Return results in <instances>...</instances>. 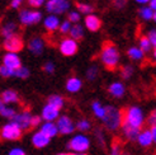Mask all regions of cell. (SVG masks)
<instances>
[{"label": "cell", "instance_id": "8fae6325", "mask_svg": "<svg viewBox=\"0 0 156 155\" xmlns=\"http://www.w3.org/2000/svg\"><path fill=\"white\" fill-rule=\"evenodd\" d=\"M32 113L28 110H24L22 112H17L15 116L10 120L12 122H14L22 131H27L30 128V120H32Z\"/></svg>", "mask_w": 156, "mask_h": 155}, {"label": "cell", "instance_id": "c3c4849f", "mask_svg": "<svg viewBox=\"0 0 156 155\" xmlns=\"http://www.w3.org/2000/svg\"><path fill=\"white\" fill-rule=\"evenodd\" d=\"M8 155H26V151L23 150L22 148H13L9 153H8Z\"/></svg>", "mask_w": 156, "mask_h": 155}, {"label": "cell", "instance_id": "2e32d148", "mask_svg": "<svg viewBox=\"0 0 156 155\" xmlns=\"http://www.w3.org/2000/svg\"><path fill=\"white\" fill-rule=\"evenodd\" d=\"M0 102H3L4 104H8V106L19 103V94H18V92L14 90V89H5L2 93V96H0Z\"/></svg>", "mask_w": 156, "mask_h": 155}, {"label": "cell", "instance_id": "7a4b0ae2", "mask_svg": "<svg viewBox=\"0 0 156 155\" xmlns=\"http://www.w3.org/2000/svg\"><path fill=\"white\" fill-rule=\"evenodd\" d=\"M104 127L108 131H117L123 123V112L115 106H105V113L102 120Z\"/></svg>", "mask_w": 156, "mask_h": 155}, {"label": "cell", "instance_id": "ee69618b", "mask_svg": "<svg viewBox=\"0 0 156 155\" xmlns=\"http://www.w3.org/2000/svg\"><path fill=\"white\" fill-rule=\"evenodd\" d=\"M41 123H42L41 116H32V120H30V127H38V126H41Z\"/></svg>", "mask_w": 156, "mask_h": 155}, {"label": "cell", "instance_id": "44dd1931", "mask_svg": "<svg viewBox=\"0 0 156 155\" xmlns=\"http://www.w3.org/2000/svg\"><path fill=\"white\" fill-rule=\"evenodd\" d=\"M17 31H18V24L15 22L10 20V22H5L2 26V28H0V33H2V36L4 37V40H6V38L17 34Z\"/></svg>", "mask_w": 156, "mask_h": 155}, {"label": "cell", "instance_id": "e0dca14e", "mask_svg": "<svg viewBox=\"0 0 156 155\" xmlns=\"http://www.w3.org/2000/svg\"><path fill=\"white\" fill-rule=\"evenodd\" d=\"M60 23H61V19L57 17V15L48 14L47 17L43 19V27H44V29L47 31V32L53 33L55 31H58Z\"/></svg>", "mask_w": 156, "mask_h": 155}, {"label": "cell", "instance_id": "681fc988", "mask_svg": "<svg viewBox=\"0 0 156 155\" xmlns=\"http://www.w3.org/2000/svg\"><path fill=\"white\" fill-rule=\"evenodd\" d=\"M113 3L117 9H122V8L127 4V0H113Z\"/></svg>", "mask_w": 156, "mask_h": 155}, {"label": "cell", "instance_id": "db71d44e", "mask_svg": "<svg viewBox=\"0 0 156 155\" xmlns=\"http://www.w3.org/2000/svg\"><path fill=\"white\" fill-rule=\"evenodd\" d=\"M71 155H87V153H73Z\"/></svg>", "mask_w": 156, "mask_h": 155}, {"label": "cell", "instance_id": "f5cc1de1", "mask_svg": "<svg viewBox=\"0 0 156 155\" xmlns=\"http://www.w3.org/2000/svg\"><path fill=\"white\" fill-rule=\"evenodd\" d=\"M135 2L137 3V4H140V5H147V4H149V2H150V0H135Z\"/></svg>", "mask_w": 156, "mask_h": 155}, {"label": "cell", "instance_id": "6da1fadb", "mask_svg": "<svg viewBox=\"0 0 156 155\" xmlns=\"http://www.w3.org/2000/svg\"><path fill=\"white\" fill-rule=\"evenodd\" d=\"M99 59L108 70H114L119 65V61H121V53L118 47L112 42H105L103 45L102 50H100Z\"/></svg>", "mask_w": 156, "mask_h": 155}, {"label": "cell", "instance_id": "d590c367", "mask_svg": "<svg viewBox=\"0 0 156 155\" xmlns=\"http://www.w3.org/2000/svg\"><path fill=\"white\" fill-rule=\"evenodd\" d=\"M29 75H30V70H29L27 66H23V65H22L19 69L14 70V76L18 78V79H22V80L28 79Z\"/></svg>", "mask_w": 156, "mask_h": 155}, {"label": "cell", "instance_id": "f35d334b", "mask_svg": "<svg viewBox=\"0 0 156 155\" xmlns=\"http://www.w3.org/2000/svg\"><path fill=\"white\" fill-rule=\"evenodd\" d=\"M71 23H70L67 19L66 20H62L61 23H60V27H58V32L61 33V34H69V32H70V28H71Z\"/></svg>", "mask_w": 156, "mask_h": 155}, {"label": "cell", "instance_id": "bcb514c9", "mask_svg": "<svg viewBox=\"0 0 156 155\" xmlns=\"http://www.w3.org/2000/svg\"><path fill=\"white\" fill-rule=\"evenodd\" d=\"M145 122L149 123V126H150V127L156 126V125H155V123H156V112H155V111H152V112L150 113V116H149V118H147Z\"/></svg>", "mask_w": 156, "mask_h": 155}, {"label": "cell", "instance_id": "5b68a950", "mask_svg": "<svg viewBox=\"0 0 156 155\" xmlns=\"http://www.w3.org/2000/svg\"><path fill=\"white\" fill-rule=\"evenodd\" d=\"M70 6H71L70 0H46L44 3V8L48 14L57 15V17L67 13L70 10Z\"/></svg>", "mask_w": 156, "mask_h": 155}, {"label": "cell", "instance_id": "f907efd6", "mask_svg": "<svg viewBox=\"0 0 156 155\" xmlns=\"http://www.w3.org/2000/svg\"><path fill=\"white\" fill-rule=\"evenodd\" d=\"M149 130H150V132H151V136L154 139V141H156V126H152Z\"/></svg>", "mask_w": 156, "mask_h": 155}, {"label": "cell", "instance_id": "83f0119b", "mask_svg": "<svg viewBox=\"0 0 156 155\" xmlns=\"http://www.w3.org/2000/svg\"><path fill=\"white\" fill-rule=\"evenodd\" d=\"M17 111H15V108L12 107V106H8V104H4L3 102H0V116H2L3 118H6V120H12Z\"/></svg>", "mask_w": 156, "mask_h": 155}, {"label": "cell", "instance_id": "f546056e", "mask_svg": "<svg viewBox=\"0 0 156 155\" xmlns=\"http://www.w3.org/2000/svg\"><path fill=\"white\" fill-rule=\"evenodd\" d=\"M91 111L97 118L103 120L104 113H105V106H103L99 100H94V102L91 103Z\"/></svg>", "mask_w": 156, "mask_h": 155}, {"label": "cell", "instance_id": "836d02e7", "mask_svg": "<svg viewBox=\"0 0 156 155\" xmlns=\"http://www.w3.org/2000/svg\"><path fill=\"white\" fill-rule=\"evenodd\" d=\"M133 74H135V67H133V65L127 64V65H123V66L121 67V76L123 78V80L131 79Z\"/></svg>", "mask_w": 156, "mask_h": 155}, {"label": "cell", "instance_id": "b9f144b4", "mask_svg": "<svg viewBox=\"0 0 156 155\" xmlns=\"http://www.w3.org/2000/svg\"><path fill=\"white\" fill-rule=\"evenodd\" d=\"M146 37H147V40L150 41L151 46L155 49V47H156V29H155V28L150 29V31H149V33L146 34Z\"/></svg>", "mask_w": 156, "mask_h": 155}, {"label": "cell", "instance_id": "52a82bcc", "mask_svg": "<svg viewBox=\"0 0 156 155\" xmlns=\"http://www.w3.org/2000/svg\"><path fill=\"white\" fill-rule=\"evenodd\" d=\"M22 134L23 131L15 125L14 122H8L5 125L0 128V136L4 140H8V141H17L22 137Z\"/></svg>", "mask_w": 156, "mask_h": 155}, {"label": "cell", "instance_id": "3957f363", "mask_svg": "<svg viewBox=\"0 0 156 155\" xmlns=\"http://www.w3.org/2000/svg\"><path fill=\"white\" fill-rule=\"evenodd\" d=\"M145 121H146L145 112L142 108L138 106H131L123 113V123H126L128 126L141 130Z\"/></svg>", "mask_w": 156, "mask_h": 155}, {"label": "cell", "instance_id": "4fadbf2b", "mask_svg": "<svg viewBox=\"0 0 156 155\" xmlns=\"http://www.w3.org/2000/svg\"><path fill=\"white\" fill-rule=\"evenodd\" d=\"M3 65L12 69V70H17L22 66V59L18 53L5 52L3 56Z\"/></svg>", "mask_w": 156, "mask_h": 155}, {"label": "cell", "instance_id": "cb8c5ba5", "mask_svg": "<svg viewBox=\"0 0 156 155\" xmlns=\"http://www.w3.org/2000/svg\"><path fill=\"white\" fill-rule=\"evenodd\" d=\"M85 36V28L83 24H80V23H77V24H73L71 28H70V32H69V37L73 38L74 41H80L83 40Z\"/></svg>", "mask_w": 156, "mask_h": 155}, {"label": "cell", "instance_id": "11a10c76", "mask_svg": "<svg viewBox=\"0 0 156 155\" xmlns=\"http://www.w3.org/2000/svg\"><path fill=\"white\" fill-rule=\"evenodd\" d=\"M56 155H71V154H70V153H58Z\"/></svg>", "mask_w": 156, "mask_h": 155}, {"label": "cell", "instance_id": "484cf974", "mask_svg": "<svg viewBox=\"0 0 156 155\" xmlns=\"http://www.w3.org/2000/svg\"><path fill=\"white\" fill-rule=\"evenodd\" d=\"M122 131H123V135L124 137L127 139L129 141H136L137 140V136L140 134V128H136V127H132V126H128L126 123H122Z\"/></svg>", "mask_w": 156, "mask_h": 155}, {"label": "cell", "instance_id": "ab89813d", "mask_svg": "<svg viewBox=\"0 0 156 155\" xmlns=\"http://www.w3.org/2000/svg\"><path fill=\"white\" fill-rule=\"evenodd\" d=\"M0 76H3V78H12V76H14V70H12V69L6 67L4 65H0Z\"/></svg>", "mask_w": 156, "mask_h": 155}, {"label": "cell", "instance_id": "e575fe53", "mask_svg": "<svg viewBox=\"0 0 156 155\" xmlns=\"http://www.w3.org/2000/svg\"><path fill=\"white\" fill-rule=\"evenodd\" d=\"M75 128H77L81 134H84V132H87V131H89L91 128V123L87 118H81L75 123Z\"/></svg>", "mask_w": 156, "mask_h": 155}, {"label": "cell", "instance_id": "9f6ffc18", "mask_svg": "<svg viewBox=\"0 0 156 155\" xmlns=\"http://www.w3.org/2000/svg\"><path fill=\"white\" fill-rule=\"evenodd\" d=\"M122 155H129V154H122Z\"/></svg>", "mask_w": 156, "mask_h": 155}, {"label": "cell", "instance_id": "7bdbcfd3", "mask_svg": "<svg viewBox=\"0 0 156 155\" xmlns=\"http://www.w3.org/2000/svg\"><path fill=\"white\" fill-rule=\"evenodd\" d=\"M26 2L28 3V5L30 8H33V9H38V8H41L44 5L46 0H26Z\"/></svg>", "mask_w": 156, "mask_h": 155}, {"label": "cell", "instance_id": "277c9868", "mask_svg": "<svg viewBox=\"0 0 156 155\" xmlns=\"http://www.w3.org/2000/svg\"><path fill=\"white\" fill-rule=\"evenodd\" d=\"M66 148L73 153H87L90 148V139L85 134L74 135L67 141Z\"/></svg>", "mask_w": 156, "mask_h": 155}, {"label": "cell", "instance_id": "603a6c76", "mask_svg": "<svg viewBox=\"0 0 156 155\" xmlns=\"http://www.w3.org/2000/svg\"><path fill=\"white\" fill-rule=\"evenodd\" d=\"M140 146H142V148H149V146H151L155 141L154 139L151 136V132L150 130H144V131H140V134L137 136V140Z\"/></svg>", "mask_w": 156, "mask_h": 155}, {"label": "cell", "instance_id": "60d3db41", "mask_svg": "<svg viewBox=\"0 0 156 155\" xmlns=\"http://www.w3.org/2000/svg\"><path fill=\"white\" fill-rule=\"evenodd\" d=\"M55 70H56V65H55L52 61H46L43 64V71L47 74H53Z\"/></svg>", "mask_w": 156, "mask_h": 155}, {"label": "cell", "instance_id": "7402d4cb", "mask_svg": "<svg viewBox=\"0 0 156 155\" xmlns=\"http://www.w3.org/2000/svg\"><path fill=\"white\" fill-rule=\"evenodd\" d=\"M40 131L46 135L48 139H53V137H56L58 135V130L56 127V123L55 122H43L41 123V128Z\"/></svg>", "mask_w": 156, "mask_h": 155}, {"label": "cell", "instance_id": "ba28073f", "mask_svg": "<svg viewBox=\"0 0 156 155\" xmlns=\"http://www.w3.org/2000/svg\"><path fill=\"white\" fill-rule=\"evenodd\" d=\"M58 51L62 56L65 57H71L75 56L77 51H79V43L76 41H74L73 38L70 37H65L62 38L58 43Z\"/></svg>", "mask_w": 156, "mask_h": 155}, {"label": "cell", "instance_id": "1f68e13d", "mask_svg": "<svg viewBox=\"0 0 156 155\" xmlns=\"http://www.w3.org/2000/svg\"><path fill=\"white\" fill-rule=\"evenodd\" d=\"M76 10L80 14L88 15V14L94 13V6L91 4H88V3H76Z\"/></svg>", "mask_w": 156, "mask_h": 155}, {"label": "cell", "instance_id": "8992f818", "mask_svg": "<svg viewBox=\"0 0 156 155\" xmlns=\"http://www.w3.org/2000/svg\"><path fill=\"white\" fill-rule=\"evenodd\" d=\"M18 20L22 26H34L42 20V13L33 9H22L18 14Z\"/></svg>", "mask_w": 156, "mask_h": 155}, {"label": "cell", "instance_id": "9c48e42d", "mask_svg": "<svg viewBox=\"0 0 156 155\" xmlns=\"http://www.w3.org/2000/svg\"><path fill=\"white\" fill-rule=\"evenodd\" d=\"M55 123H56L58 134H61V135H71L76 130L75 128V122L66 114L60 116V117L55 121Z\"/></svg>", "mask_w": 156, "mask_h": 155}, {"label": "cell", "instance_id": "8d00e7d4", "mask_svg": "<svg viewBox=\"0 0 156 155\" xmlns=\"http://www.w3.org/2000/svg\"><path fill=\"white\" fill-rule=\"evenodd\" d=\"M94 136H95V140H97V142H98V145L100 146V148H105V135H104V131L102 128H95Z\"/></svg>", "mask_w": 156, "mask_h": 155}, {"label": "cell", "instance_id": "4dcf8cb0", "mask_svg": "<svg viewBox=\"0 0 156 155\" xmlns=\"http://www.w3.org/2000/svg\"><path fill=\"white\" fill-rule=\"evenodd\" d=\"M138 49L141 50L145 53V55H146V53H150L152 50H155L152 46H151L150 41L147 40L146 36H141V37H140V40H138Z\"/></svg>", "mask_w": 156, "mask_h": 155}, {"label": "cell", "instance_id": "5bb4252c", "mask_svg": "<svg viewBox=\"0 0 156 155\" xmlns=\"http://www.w3.org/2000/svg\"><path fill=\"white\" fill-rule=\"evenodd\" d=\"M102 19H100L97 14H88L85 15L84 18V28H87L88 31H90V32H98V31L102 28Z\"/></svg>", "mask_w": 156, "mask_h": 155}, {"label": "cell", "instance_id": "f1b7e54d", "mask_svg": "<svg viewBox=\"0 0 156 155\" xmlns=\"http://www.w3.org/2000/svg\"><path fill=\"white\" fill-rule=\"evenodd\" d=\"M47 104H50L55 108H57L58 111H61L65 106V99H64V97H61L58 94H51L47 99Z\"/></svg>", "mask_w": 156, "mask_h": 155}, {"label": "cell", "instance_id": "74e56055", "mask_svg": "<svg viewBox=\"0 0 156 155\" xmlns=\"http://www.w3.org/2000/svg\"><path fill=\"white\" fill-rule=\"evenodd\" d=\"M67 20L71 23V24H77V23H80V20H81V14L77 10H69Z\"/></svg>", "mask_w": 156, "mask_h": 155}, {"label": "cell", "instance_id": "ffe728a7", "mask_svg": "<svg viewBox=\"0 0 156 155\" xmlns=\"http://www.w3.org/2000/svg\"><path fill=\"white\" fill-rule=\"evenodd\" d=\"M51 141V139H48L46 135H43L41 131H36V132L32 135V144L34 148L37 149H43L46 148Z\"/></svg>", "mask_w": 156, "mask_h": 155}, {"label": "cell", "instance_id": "7dc6e473", "mask_svg": "<svg viewBox=\"0 0 156 155\" xmlns=\"http://www.w3.org/2000/svg\"><path fill=\"white\" fill-rule=\"evenodd\" d=\"M24 2H26V0H12V2H10V8H12V9L17 10V9H19L23 4H24Z\"/></svg>", "mask_w": 156, "mask_h": 155}, {"label": "cell", "instance_id": "4316f807", "mask_svg": "<svg viewBox=\"0 0 156 155\" xmlns=\"http://www.w3.org/2000/svg\"><path fill=\"white\" fill-rule=\"evenodd\" d=\"M138 15L140 18L145 22H151L156 19V10H152L151 8H149L147 5L141 6V9L138 10Z\"/></svg>", "mask_w": 156, "mask_h": 155}, {"label": "cell", "instance_id": "ac0fdd59", "mask_svg": "<svg viewBox=\"0 0 156 155\" xmlns=\"http://www.w3.org/2000/svg\"><path fill=\"white\" fill-rule=\"evenodd\" d=\"M108 93L113 98H122L124 94H126V85H124L122 81H113L112 84H109Z\"/></svg>", "mask_w": 156, "mask_h": 155}, {"label": "cell", "instance_id": "30bf717a", "mask_svg": "<svg viewBox=\"0 0 156 155\" xmlns=\"http://www.w3.org/2000/svg\"><path fill=\"white\" fill-rule=\"evenodd\" d=\"M3 47L6 52L18 53L24 47V41H23V38L19 34H15L13 37H9V38H6V40H4Z\"/></svg>", "mask_w": 156, "mask_h": 155}, {"label": "cell", "instance_id": "d6986e66", "mask_svg": "<svg viewBox=\"0 0 156 155\" xmlns=\"http://www.w3.org/2000/svg\"><path fill=\"white\" fill-rule=\"evenodd\" d=\"M65 88L69 93H71V94H75V93H79L83 88V80L80 79V78L77 76H71L69 78V79L66 80V85Z\"/></svg>", "mask_w": 156, "mask_h": 155}, {"label": "cell", "instance_id": "d6a6232c", "mask_svg": "<svg viewBox=\"0 0 156 155\" xmlns=\"http://www.w3.org/2000/svg\"><path fill=\"white\" fill-rule=\"evenodd\" d=\"M98 74H99V67H98V65H95V64L90 65V66L87 69V71H85V76H87V79H88L89 81H94L97 78H98Z\"/></svg>", "mask_w": 156, "mask_h": 155}, {"label": "cell", "instance_id": "9a60e30c", "mask_svg": "<svg viewBox=\"0 0 156 155\" xmlns=\"http://www.w3.org/2000/svg\"><path fill=\"white\" fill-rule=\"evenodd\" d=\"M58 117H60V111L57 110V108H55V107L46 103L44 107L42 108L41 118L44 122H55Z\"/></svg>", "mask_w": 156, "mask_h": 155}, {"label": "cell", "instance_id": "d4e9b609", "mask_svg": "<svg viewBox=\"0 0 156 155\" xmlns=\"http://www.w3.org/2000/svg\"><path fill=\"white\" fill-rule=\"evenodd\" d=\"M127 56L131 61H135V63H141L145 60V53L138 49V46H131L127 50Z\"/></svg>", "mask_w": 156, "mask_h": 155}, {"label": "cell", "instance_id": "7c38bea8", "mask_svg": "<svg viewBox=\"0 0 156 155\" xmlns=\"http://www.w3.org/2000/svg\"><path fill=\"white\" fill-rule=\"evenodd\" d=\"M27 47H28V51L32 53V55L40 56V55H42L43 51H44L46 42H44V40H43L42 37L34 36V37H32V38H30V40L28 41Z\"/></svg>", "mask_w": 156, "mask_h": 155}, {"label": "cell", "instance_id": "816d5d0a", "mask_svg": "<svg viewBox=\"0 0 156 155\" xmlns=\"http://www.w3.org/2000/svg\"><path fill=\"white\" fill-rule=\"evenodd\" d=\"M147 6L151 8L152 10H156V0H150L149 4H147Z\"/></svg>", "mask_w": 156, "mask_h": 155}, {"label": "cell", "instance_id": "f6af8a7d", "mask_svg": "<svg viewBox=\"0 0 156 155\" xmlns=\"http://www.w3.org/2000/svg\"><path fill=\"white\" fill-rule=\"evenodd\" d=\"M109 155H122L121 153V146L118 144H113L112 148H111V151H109Z\"/></svg>", "mask_w": 156, "mask_h": 155}]
</instances>
